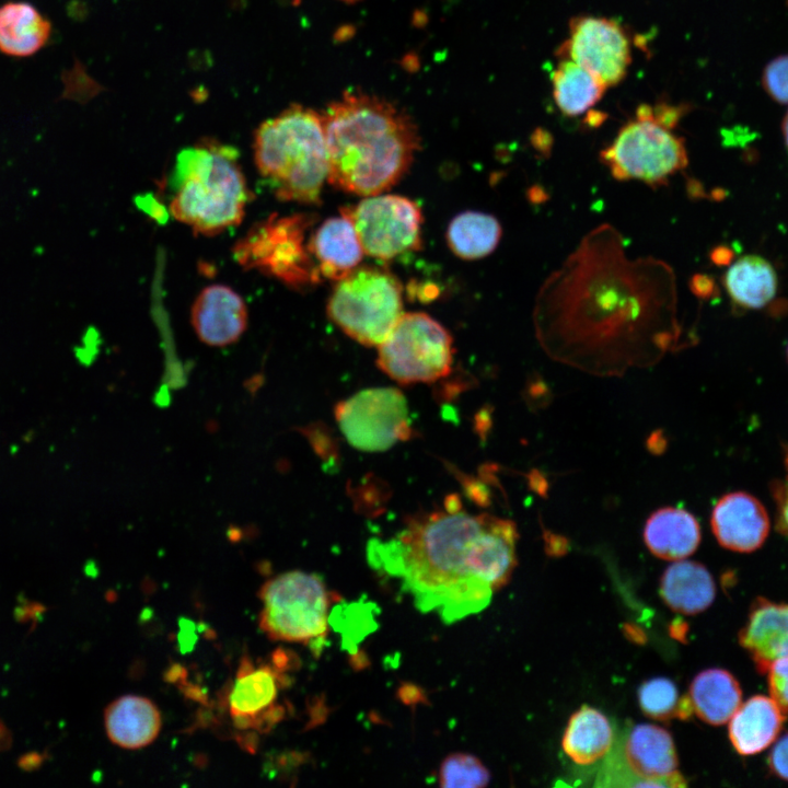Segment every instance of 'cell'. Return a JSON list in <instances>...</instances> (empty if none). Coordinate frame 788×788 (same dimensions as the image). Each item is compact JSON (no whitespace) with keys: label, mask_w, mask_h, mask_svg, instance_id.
Returning <instances> with one entry per match:
<instances>
[{"label":"cell","mask_w":788,"mask_h":788,"mask_svg":"<svg viewBox=\"0 0 788 788\" xmlns=\"http://www.w3.org/2000/svg\"><path fill=\"white\" fill-rule=\"evenodd\" d=\"M335 418L346 440L361 451H385L412 436L406 398L395 387L356 393L336 405Z\"/></svg>","instance_id":"7c38bea8"},{"label":"cell","mask_w":788,"mask_h":788,"mask_svg":"<svg viewBox=\"0 0 788 788\" xmlns=\"http://www.w3.org/2000/svg\"><path fill=\"white\" fill-rule=\"evenodd\" d=\"M305 217L294 216L268 220L253 227L234 247V256L246 268H257L288 285H302L318 279L304 248Z\"/></svg>","instance_id":"4fadbf2b"},{"label":"cell","mask_w":788,"mask_h":788,"mask_svg":"<svg viewBox=\"0 0 788 788\" xmlns=\"http://www.w3.org/2000/svg\"><path fill=\"white\" fill-rule=\"evenodd\" d=\"M600 159L619 181L638 179L650 186L664 185L687 165L684 140L654 115L649 105L638 108Z\"/></svg>","instance_id":"52a82bcc"},{"label":"cell","mask_w":788,"mask_h":788,"mask_svg":"<svg viewBox=\"0 0 788 788\" xmlns=\"http://www.w3.org/2000/svg\"><path fill=\"white\" fill-rule=\"evenodd\" d=\"M501 237V225L491 215L465 211L449 224L447 242L451 251L464 259H477L494 252Z\"/></svg>","instance_id":"f1b7e54d"},{"label":"cell","mask_w":788,"mask_h":788,"mask_svg":"<svg viewBox=\"0 0 788 788\" xmlns=\"http://www.w3.org/2000/svg\"><path fill=\"white\" fill-rule=\"evenodd\" d=\"M702 538L697 519L680 507H664L652 512L644 528L648 549L665 560H680L692 555Z\"/></svg>","instance_id":"7402d4cb"},{"label":"cell","mask_w":788,"mask_h":788,"mask_svg":"<svg viewBox=\"0 0 788 788\" xmlns=\"http://www.w3.org/2000/svg\"><path fill=\"white\" fill-rule=\"evenodd\" d=\"M104 721L109 740L129 750L152 743L162 725L154 703L136 695H125L112 702L105 709Z\"/></svg>","instance_id":"44dd1931"},{"label":"cell","mask_w":788,"mask_h":788,"mask_svg":"<svg viewBox=\"0 0 788 788\" xmlns=\"http://www.w3.org/2000/svg\"><path fill=\"white\" fill-rule=\"evenodd\" d=\"M328 174L334 187L368 197L394 186L420 147L412 117L392 102L346 91L322 113Z\"/></svg>","instance_id":"3957f363"},{"label":"cell","mask_w":788,"mask_h":788,"mask_svg":"<svg viewBox=\"0 0 788 788\" xmlns=\"http://www.w3.org/2000/svg\"><path fill=\"white\" fill-rule=\"evenodd\" d=\"M710 526L717 542L726 549L752 553L765 543L770 521L756 497L745 491H732L715 503Z\"/></svg>","instance_id":"9a60e30c"},{"label":"cell","mask_w":788,"mask_h":788,"mask_svg":"<svg viewBox=\"0 0 788 788\" xmlns=\"http://www.w3.org/2000/svg\"><path fill=\"white\" fill-rule=\"evenodd\" d=\"M569 38L558 55L594 74L606 88L618 84L631 61L630 43L623 27L600 16H577L569 22Z\"/></svg>","instance_id":"5bb4252c"},{"label":"cell","mask_w":788,"mask_h":788,"mask_svg":"<svg viewBox=\"0 0 788 788\" xmlns=\"http://www.w3.org/2000/svg\"><path fill=\"white\" fill-rule=\"evenodd\" d=\"M51 22L32 3L8 1L0 5V53L25 58L49 40Z\"/></svg>","instance_id":"603a6c76"},{"label":"cell","mask_w":788,"mask_h":788,"mask_svg":"<svg viewBox=\"0 0 788 788\" xmlns=\"http://www.w3.org/2000/svg\"><path fill=\"white\" fill-rule=\"evenodd\" d=\"M615 741L614 729L599 709L581 706L569 719L561 746L578 765H591L605 757Z\"/></svg>","instance_id":"d4e9b609"},{"label":"cell","mask_w":788,"mask_h":788,"mask_svg":"<svg viewBox=\"0 0 788 788\" xmlns=\"http://www.w3.org/2000/svg\"><path fill=\"white\" fill-rule=\"evenodd\" d=\"M378 348L379 368L399 384L434 382L452 369V336L422 312L403 313Z\"/></svg>","instance_id":"9c48e42d"},{"label":"cell","mask_w":788,"mask_h":788,"mask_svg":"<svg viewBox=\"0 0 788 788\" xmlns=\"http://www.w3.org/2000/svg\"><path fill=\"white\" fill-rule=\"evenodd\" d=\"M279 683L278 674L270 667L254 668L247 657L243 658L229 695L234 725L240 729L259 730L266 715L274 707Z\"/></svg>","instance_id":"d6986e66"},{"label":"cell","mask_w":788,"mask_h":788,"mask_svg":"<svg viewBox=\"0 0 788 788\" xmlns=\"http://www.w3.org/2000/svg\"><path fill=\"white\" fill-rule=\"evenodd\" d=\"M710 257L717 265H728L733 258V252L728 247L718 246L711 252Z\"/></svg>","instance_id":"8d00e7d4"},{"label":"cell","mask_w":788,"mask_h":788,"mask_svg":"<svg viewBox=\"0 0 788 788\" xmlns=\"http://www.w3.org/2000/svg\"><path fill=\"white\" fill-rule=\"evenodd\" d=\"M673 269L654 257L629 259L611 224L591 230L540 288L535 335L554 359L599 374L656 362L674 349Z\"/></svg>","instance_id":"6da1fadb"},{"label":"cell","mask_w":788,"mask_h":788,"mask_svg":"<svg viewBox=\"0 0 788 788\" xmlns=\"http://www.w3.org/2000/svg\"><path fill=\"white\" fill-rule=\"evenodd\" d=\"M784 463L786 476L770 484V493L776 506V528L788 536V445L785 447Z\"/></svg>","instance_id":"836d02e7"},{"label":"cell","mask_w":788,"mask_h":788,"mask_svg":"<svg viewBox=\"0 0 788 788\" xmlns=\"http://www.w3.org/2000/svg\"><path fill=\"white\" fill-rule=\"evenodd\" d=\"M192 630H193V627L190 624H188L187 622L182 624V633H181V637H179L181 638L179 642H181V647H182L183 651H187L188 649H190L192 645L195 641V636Z\"/></svg>","instance_id":"74e56055"},{"label":"cell","mask_w":788,"mask_h":788,"mask_svg":"<svg viewBox=\"0 0 788 788\" xmlns=\"http://www.w3.org/2000/svg\"><path fill=\"white\" fill-rule=\"evenodd\" d=\"M786 355H787V361H788V346H787V349H786Z\"/></svg>","instance_id":"60d3db41"},{"label":"cell","mask_w":788,"mask_h":788,"mask_svg":"<svg viewBox=\"0 0 788 788\" xmlns=\"http://www.w3.org/2000/svg\"><path fill=\"white\" fill-rule=\"evenodd\" d=\"M738 637L757 672L765 674L773 662L788 657V603L757 598Z\"/></svg>","instance_id":"e0dca14e"},{"label":"cell","mask_w":788,"mask_h":788,"mask_svg":"<svg viewBox=\"0 0 788 788\" xmlns=\"http://www.w3.org/2000/svg\"><path fill=\"white\" fill-rule=\"evenodd\" d=\"M259 626L275 640L315 646L328 630L329 593L314 573L293 570L260 588Z\"/></svg>","instance_id":"ba28073f"},{"label":"cell","mask_w":788,"mask_h":788,"mask_svg":"<svg viewBox=\"0 0 788 788\" xmlns=\"http://www.w3.org/2000/svg\"><path fill=\"white\" fill-rule=\"evenodd\" d=\"M762 86L775 102L788 104V54L774 58L765 66Z\"/></svg>","instance_id":"1f68e13d"},{"label":"cell","mask_w":788,"mask_h":788,"mask_svg":"<svg viewBox=\"0 0 788 788\" xmlns=\"http://www.w3.org/2000/svg\"><path fill=\"white\" fill-rule=\"evenodd\" d=\"M786 715L770 696L755 695L741 703L728 721L733 749L743 756L761 753L778 738Z\"/></svg>","instance_id":"ac0fdd59"},{"label":"cell","mask_w":788,"mask_h":788,"mask_svg":"<svg viewBox=\"0 0 788 788\" xmlns=\"http://www.w3.org/2000/svg\"><path fill=\"white\" fill-rule=\"evenodd\" d=\"M339 1H343V2H346V3H355V2H358V1H360V0H339Z\"/></svg>","instance_id":"ab89813d"},{"label":"cell","mask_w":788,"mask_h":788,"mask_svg":"<svg viewBox=\"0 0 788 788\" xmlns=\"http://www.w3.org/2000/svg\"><path fill=\"white\" fill-rule=\"evenodd\" d=\"M438 779L443 788H480L488 785L490 774L476 756L453 753L442 761Z\"/></svg>","instance_id":"f546056e"},{"label":"cell","mask_w":788,"mask_h":788,"mask_svg":"<svg viewBox=\"0 0 788 788\" xmlns=\"http://www.w3.org/2000/svg\"><path fill=\"white\" fill-rule=\"evenodd\" d=\"M660 593L665 604L673 611L695 615L712 604L716 584L704 565L680 559L663 572Z\"/></svg>","instance_id":"cb8c5ba5"},{"label":"cell","mask_w":788,"mask_h":788,"mask_svg":"<svg viewBox=\"0 0 788 788\" xmlns=\"http://www.w3.org/2000/svg\"><path fill=\"white\" fill-rule=\"evenodd\" d=\"M354 224L363 252L389 260L419 250L422 213L419 206L398 195H372L341 209Z\"/></svg>","instance_id":"8fae6325"},{"label":"cell","mask_w":788,"mask_h":788,"mask_svg":"<svg viewBox=\"0 0 788 788\" xmlns=\"http://www.w3.org/2000/svg\"><path fill=\"white\" fill-rule=\"evenodd\" d=\"M723 285L737 305L760 309L775 297L778 279L768 260L757 255H746L728 268Z\"/></svg>","instance_id":"4316f807"},{"label":"cell","mask_w":788,"mask_h":788,"mask_svg":"<svg viewBox=\"0 0 788 788\" xmlns=\"http://www.w3.org/2000/svg\"><path fill=\"white\" fill-rule=\"evenodd\" d=\"M781 131H783V136H784L785 146L788 151V111L781 123Z\"/></svg>","instance_id":"f35d334b"},{"label":"cell","mask_w":788,"mask_h":788,"mask_svg":"<svg viewBox=\"0 0 788 788\" xmlns=\"http://www.w3.org/2000/svg\"><path fill=\"white\" fill-rule=\"evenodd\" d=\"M515 524L488 513L471 514L457 499L412 517L387 541L369 543L376 569L399 579L422 612L452 623L484 610L517 565Z\"/></svg>","instance_id":"7a4b0ae2"},{"label":"cell","mask_w":788,"mask_h":788,"mask_svg":"<svg viewBox=\"0 0 788 788\" xmlns=\"http://www.w3.org/2000/svg\"><path fill=\"white\" fill-rule=\"evenodd\" d=\"M167 184L173 218L204 236L239 225L252 199L237 150L211 138L179 151Z\"/></svg>","instance_id":"277c9868"},{"label":"cell","mask_w":788,"mask_h":788,"mask_svg":"<svg viewBox=\"0 0 788 788\" xmlns=\"http://www.w3.org/2000/svg\"><path fill=\"white\" fill-rule=\"evenodd\" d=\"M198 338L213 347L231 345L240 339L248 322L247 306L242 297L225 285H211L196 297L190 312Z\"/></svg>","instance_id":"2e32d148"},{"label":"cell","mask_w":788,"mask_h":788,"mask_svg":"<svg viewBox=\"0 0 788 788\" xmlns=\"http://www.w3.org/2000/svg\"><path fill=\"white\" fill-rule=\"evenodd\" d=\"M553 96L567 116H578L596 104L606 86L575 61L561 58L552 74Z\"/></svg>","instance_id":"83f0119b"},{"label":"cell","mask_w":788,"mask_h":788,"mask_svg":"<svg viewBox=\"0 0 788 788\" xmlns=\"http://www.w3.org/2000/svg\"><path fill=\"white\" fill-rule=\"evenodd\" d=\"M688 695L697 717L711 726L728 722L742 703L738 680L719 668L699 672L690 685Z\"/></svg>","instance_id":"484cf974"},{"label":"cell","mask_w":788,"mask_h":788,"mask_svg":"<svg viewBox=\"0 0 788 788\" xmlns=\"http://www.w3.org/2000/svg\"><path fill=\"white\" fill-rule=\"evenodd\" d=\"M765 674L770 697L788 712V657L773 662Z\"/></svg>","instance_id":"d6a6232c"},{"label":"cell","mask_w":788,"mask_h":788,"mask_svg":"<svg viewBox=\"0 0 788 788\" xmlns=\"http://www.w3.org/2000/svg\"><path fill=\"white\" fill-rule=\"evenodd\" d=\"M767 766L773 776L788 781V732L773 743L767 756Z\"/></svg>","instance_id":"e575fe53"},{"label":"cell","mask_w":788,"mask_h":788,"mask_svg":"<svg viewBox=\"0 0 788 788\" xmlns=\"http://www.w3.org/2000/svg\"><path fill=\"white\" fill-rule=\"evenodd\" d=\"M254 162L273 194L283 201L315 205L327 179L322 114L294 104L254 132Z\"/></svg>","instance_id":"5b68a950"},{"label":"cell","mask_w":788,"mask_h":788,"mask_svg":"<svg viewBox=\"0 0 788 788\" xmlns=\"http://www.w3.org/2000/svg\"><path fill=\"white\" fill-rule=\"evenodd\" d=\"M596 776L598 787H683L677 754L665 729L639 723L615 738Z\"/></svg>","instance_id":"30bf717a"},{"label":"cell","mask_w":788,"mask_h":788,"mask_svg":"<svg viewBox=\"0 0 788 788\" xmlns=\"http://www.w3.org/2000/svg\"><path fill=\"white\" fill-rule=\"evenodd\" d=\"M308 247L318 274L336 281L356 269L364 253L352 222L341 213L324 221Z\"/></svg>","instance_id":"ffe728a7"},{"label":"cell","mask_w":788,"mask_h":788,"mask_svg":"<svg viewBox=\"0 0 788 788\" xmlns=\"http://www.w3.org/2000/svg\"><path fill=\"white\" fill-rule=\"evenodd\" d=\"M715 282L708 276L695 275L692 280V290L700 298L710 297L715 291Z\"/></svg>","instance_id":"d590c367"},{"label":"cell","mask_w":788,"mask_h":788,"mask_svg":"<svg viewBox=\"0 0 788 788\" xmlns=\"http://www.w3.org/2000/svg\"><path fill=\"white\" fill-rule=\"evenodd\" d=\"M327 314L354 340L379 346L403 314L402 285L385 268L358 266L337 280Z\"/></svg>","instance_id":"8992f818"},{"label":"cell","mask_w":788,"mask_h":788,"mask_svg":"<svg viewBox=\"0 0 788 788\" xmlns=\"http://www.w3.org/2000/svg\"><path fill=\"white\" fill-rule=\"evenodd\" d=\"M641 711L657 720L677 718L682 697L676 685L669 679L654 677L642 683L638 690Z\"/></svg>","instance_id":"4dcf8cb0"}]
</instances>
